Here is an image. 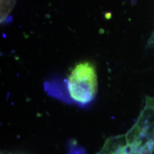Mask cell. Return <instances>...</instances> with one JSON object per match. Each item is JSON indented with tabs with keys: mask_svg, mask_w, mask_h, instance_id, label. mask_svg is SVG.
Masks as SVG:
<instances>
[{
	"mask_svg": "<svg viewBox=\"0 0 154 154\" xmlns=\"http://www.w3.org/2000/svg\"><path fill=\"white\" fill-rule=\"evenodd\" d=\"M98 154H154V109L146 106L124 134L109 138Z\"/></svg>",
	"mask_w": 154,
	"mask_h": 154,
	"instance_id": "cell-1",
	"label": "cell"
},
{
	"mask_svg": "<svg viewBox=\"0 0 154 154\" xmlns=\"http://www.w3.org/2000/svg\"><path fill=\"white\" fill-rule=\"evenodd\" d=\"M66 86L70 97L77 103L87 104L93 101L99 88L97 72L93 63H76L68 75Z\"/></svg>",
	"mask_w": 154,
	"mask_h": 154,
	"instance_id": "cell-2",
	"label": "cell"
}]
</instances>
